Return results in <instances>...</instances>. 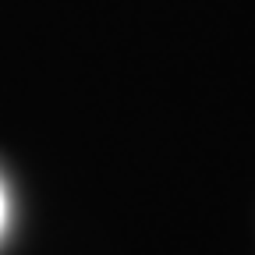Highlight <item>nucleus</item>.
<instances>
[{
	"label": "nucleus",
	"instance_id": "f257e3e1",
	"mask_svg": "<svg viewBox=\"0 0 255 255\" xmlns=\"http://www.w3.org/2000/svg\"><path fill=\"white\" fill-rule=\"evenodd\" d=\"M4 220H7V199H4V188H0V231H4Z\"/></svg>",
	"mask_w": 255,
	"mask_h": 255
}]
</instances>
